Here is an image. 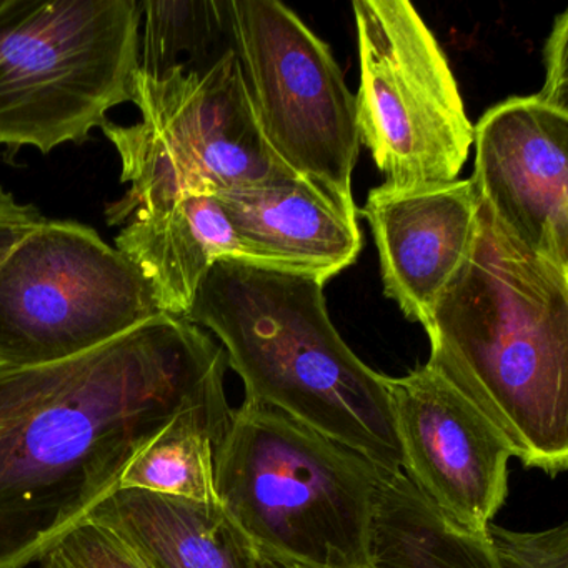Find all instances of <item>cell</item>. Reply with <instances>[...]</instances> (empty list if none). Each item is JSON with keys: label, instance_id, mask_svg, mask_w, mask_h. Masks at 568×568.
<instances>
[{"label": "cell", "instance_id": "obj_1", "mask_svg": "<svg viewBox=\"0 0 568 568\" xmlns=\"http://www.w3.org/2000/svg\"><path fill=\"white\" fill-rule=\"evenodd\" d=\"M227 354L161 314L88 354L0 365V568L41 560L178 415L231 408Z\"/></svg>", "mask_w": 568, "mask_h": 568}, {"label": "cell", "instance_id": "obj_2", "mask_svg": "<svg viewBox=\"0 0 568 568\" xmlns=\"http://www.w3.org/2000/svg\"><path fill=\"white\" fill-rule=\"evenodd\" d=\"M427 364L455 385L527 468L568 467V272L518 244L487 205L425 325Z\"/></svg>", "mask_w": 568, "mask_h": 568}, {"label": "cell", "instance_id": "obj_3", "mask_svg": "<svg viewBox=\"0 0 568 568\" xmlns=\"http://www.w3.org/2000/svg\"><path fill=\"white\" fill-rule=\"evenodd\" d=\"M324 282L244 258H219L185 318L222 342L245 400L284 412L371 462L404 467L385 377L351 351L328 317Z\"/></svg>", "mask_w": 568, "mask_h": 568}, {"label": "cell", "instance_id": "obj_4", "mask_svg": "<svg viewBox=\"0 0 568 568\" xmlns=\"http://www.w3.org/2000/svg\"><path fill=\"white\" fill-rule=\"evenodd\" d=\"M382 471L284 412L244 400L215 452L219 504L248 541L318 568H371Z\"/></svg>", "mask_w": 568, "mask_h": 568}, {"label": "cell", "instance_id": "obj_5", "mask_svg": "<svg viewBox=\"0 0 568 568\" xmlns=\"http://www.w3.org/2000/svg\"><path fill=\"white\" fill-rule=\"evenodd\" d=\"M135 0L0 2V144L42 154L81 142L131 102Z\"/></svg>", "mask_w": 568, "mask_h": 568}, {"label": "cell", "instance_id": "obj_6", "mask_svg": "<svg viewBox=\"0 0 568 568\" xmlns=\"http://www.w3.org/2000/svg\"><path fill=\"white\" fill-rule=\"evenodd\" d=\"M131 102L141 121H108L101 128L118 152L121 181L129 185L105 209L111 225L184 194H217L295 175L262 135L232 49L205 68L161 74L135 69Z\"/></svg>", "mask_w": 568, "mask_h": 568}, {"label": "cell", "instance_id": "obj_7", "mask_svg": "<svg viewBox=\"0 0 568 568\" xmlns=\"http://www.w3.org/2000/svg\"><path fill=\"white\" fill-rule=\"evenodd\" d=\"M161 314L134 264L75 221L44 219L0 262V365L79 357Z\"/></svg>", "mask_w": 568, "mask_h": 568}, {"label": "cell", "instance_id": "obj_8", "mask_svg": "<svg viewBox=\"0 0 568 568\" xmlns=\"http://www.w3.org/2000/svg\"><path fill=\"white\" fill-rule=\"evenodd\" d=\"M352 8L361 58V144L385 184L457 181L474 145V125L437 39L405 0H355Z\"/></svg>", "mask_w": 568, "mask_h": 568}, {"label": "cell", "instance_id": "obj_9", "mask_svg": "<svg viewBox=\"0 0 568 568\" xmlns=\"http://www.w3.org/2000/svg\"><path fill=\"white\" fill-rule=\"evenodd\" d=\"M227 8L232 51L265 141L295 175L355 204V98L331 48L278 0H227Z\"/></svg>", "mask_w": 568, "mask_h": 568}, {"label": "cell", "instance_id": "obj_10", "mask_svg": "<svg viewBox=\"0 0 568 568\" xmlns=\"http://www.w3.org/2000/svg\"><path fill=\"white\" fill-rule=\"evenodd\" d=\"M385 384L408 480L452 527L488 538L508 497L504 435L432 365Z\"/></svg>", "mask_w": 568, "mask_h": 568}, {"label": "cell", "instance_id": "obj_11", "mask_svg": "<svg viewBox=\"0 0 568 568\" xmlns=\"http://www.w3.org/2000/svg\"><path fill=\"white\" fill-rule=\"evenodd\" d=\"M470 181L498 224L531 254L568 272V112L514 98L474 128Z\"/></svg>", "mask_w": 568, "mask_h": 568}, {"label": "cell", "instance_id": "obj_12", "mask_svg": "<svg viewBox=\"0 0 568 568\" xmlns=\"http://www.w3.org/2000/svg\"><path fill=\"white\" fill-rule=\"evenodd\" d=\"M480 199L470 179L447 184H382L361 214L371 224L385 295L405 317L428 324L435 304L467 255Z\"/></svg>", "mask_w": 568, "mask_h": 568}, {"label": "cell", "instance_id": "obj_13", "mask_svg": "<svg viewBox=\"0 0 568 568\" xmlns=\"http://www.w3.org/2000/svg\"><path fill=\"white\" fill-rule=\"evenodd\" d=\"M245 261L331 281L357 261L358 209L301 175L214 194Z\"/></svg>", "mask_w": 568, "mask_h": 568}, {"label": "cell", "instance_id": "obj_14", "mask_svg": "<svg viewBox=\"0 0 568 568\" xmlns=\"http://www.w3.org/2000/svg\"><path fill=\"white\" fill-rule=\"evenodd\" d=\"M115 237V248L141 272L164 314L184 317L219 258H244L241 241L214 194H184L138 209Z\"/></svg>", "mask_w": 568, "mask_h": 568}, {"label": "cell", "instance_id": "obj_15", "mask_svg": "<svg viewBox=\"0 0 568 568\" xmlns=\"http://www.w3.org/2000/svg\"><path fill=\"white\" fill-rule=\"evenodd\" d=\"M88 520L121 538L145 568H254L251 541L221 504L118 488Z\"/></svg>", "mask_w": 568, "mask_h": 568}, {"label": "cell", "instance_id": "obj_16", "mask_svg": "<svg viewBox=\"0 0 568 568\" xmlns=\"http://www.w3.org/2000/svg\"><path fill=\"white\" fill-rule=\"evenodd\" d=\"M371 568H501L488 538L452 527L404 471L381 474Z\"/></svg>", "mask_w": 568, "mask_h": 568}, {"label": "cell", "instance_id": "obj_17", "mask_svg": "<svg viewBox=\"0 0 568 568\" xmlns=\"http://www.w3.org/2000/svg\"><path fill=\"white\" fill-rule=\"evenodd\" d=\"M234 408H194L178 415L145 445L122 475L119 488L219 504L215 452Z\"/></svg>", "mask_w": 568, "mask_h": 568}, {"label": "cell", "instance_id": "obj_18", "mask_svg": "<svg viewBox=\"0 0 568 568\" xmlns=\"http://www.w3.org/2000/svg\"><path fill=\"white\" fill-rule=\"evenodd\" d=\"M138 71L205 68L232 49L227 0L141 2Z\"/></svg>", "mask_w": 568, "mask_h": 568}, {"label": "cell", "instance_id": "obj_19", "mask_svg": "<svg viewBox=\"0 0 568 568\" xmlns=\"http://www.w3.org/2000/svg\"><path fill=\"white\" fill-rule=\"evenodd\" d=\"M38 564L39 568H145L121 538L92 520L68 531Z\"/></svg>", "mask_w": 568, "mask_h": 568}, {"label": "cell", "instance_id": "obj_20", "mask_svg": "<svg viewBox=\"0 0 568 568\" xmlns=\"http://www.w3.org/2000/svg\"><path fill=\"white\" fill-rule=\"evenodd\" d=\"M488 540L501 568H568V525L517 531L491 524Z\"/></svg>", "mask_w": 568, "mask_h": 568}, {"label": "cell", "instance_id": "obj_21", "mask_svg": "<svg viewBox=\"0 0 568 568\" xmlns=\"http://www.w3.org/2000/svg\"><path fill=\"white\" fill-rule=\"evenodd\" d=\"M568 11L555 18L544 48L545 84L537 98L545 104L568 112Z\"/></svg>", "mask_w": 568, "mask_h": 568}, {"label": "cell", "instance_id": "obj_22", "mask_svg": "<svg viewBox=\"0 0 568 568\" xmlns=\"http://www.w3.org/2000/svg\"><path fill=\"white\" fill-rule=\"evenodd\" d=\"M44 219L34 205L22 204L11 192L0 187V262Z\"/></svg>", "mask_w": 568, "mask_h": 568}, {"label": "cell", "instance_id": "obj_23", "mask_svg": "<svg viewBox=\"0 0 568 568\" xmlns=\"http://www.w3.org/2000/svg\"><path fill=\"white\" fill-rule=\"evenodd\" d=\"M252 557H254V568H318L254 544H252Z\"/></svg>", "mask_w": 568, "mask_h": 568}, {"label": "cell", "instance_id": "obj_24", "mask_svg": "<svg viewBox=\"0 0 568 568\" xmlns=\"http://www.w3.org/2000/svg\"><path fill=\"white\" fill-rule=\"evenodd\" d=\"M0 2H2V0H0Z\"/></svg>", "mask_w": 568, "mask_h": 568}]
</instances>
